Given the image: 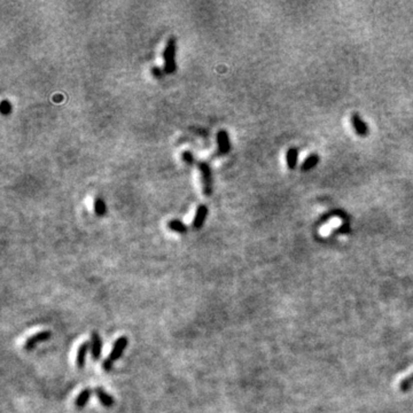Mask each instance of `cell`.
<instances>
[{
    "label": "cell",
    "mask_w": 413,
    "mask_h": 413,
    "mask_svg": "<svg viewBox=\"0 0 413 413\" xmlns=\"http://www.w3.org/2000/svg\"><path fill=\"white\" fill-rule=\"evenodd\" d=\"M91 395H92V389H90V388L83 389V391L79 393V395L77 396V399H76V402H75L76 408L77 409L85 408V405L87 404Z\"/></svg>",
    "instance_id": "8fae6325"
},
{
    "label": "cell",
    "mask_w": 413,
    "mask_h": 413,
    "mask_svg": "<svg viewBox=\"0 0 413 413\" xmlns=\"http://www.w3.org/2000/svg\"><path fill=\"white\" fill-rule=\"evenodd\" d=\"M217 142H218V155H225L230 152L231 149V144L229 140V134H227L226 131H219L217 133Z\"/></svg>",
    "instance_id": "8992f818"
},
{
    "label": "cell",
    "mask_w": 413,
    "mask_h": 413,
    "mask_svg": "<svg viewBox=\"0 0 413 413\" xmlns=\"http://www.w3.org/2000/svg\"><path fill=\"white\" fill-rule=\"evenodd\" d=\"M152 72H153V76H154V77H157V78H160V77L162 76L161 69L157 68V67H154V68L152 69Z\"/></svg>",
    "instance_id": "d6986e66"
},
{
    "label": "cell",
    "mask_w": 413,
    "mask_h": 413,
    "mask_svg": "<svg viewBox=\"0 0 413 413\" xmlns=\"http://www.w3.org/2000/svg\"><path fill=\"white\" fill-rule=\"evenodd\" d=\"M297 156H299V152L297 149L292 148L288 150L287 153V163L289 169H295L296 163H297Z\"/></svg>",
    "instance_id": "5bb4252c"
},
{
    "label": "cell",
    "mask_w": 413,
    "mask_h": 413,
    "mask_svg": "<svg viewBox=\"0 0 413 413\" xmlns=\"http://www.w3.org/2000/svg\"><path fill=\"white\" fill-rule=\"evenodd\" d=\"M164 71L167 74H172L176 71V38L170 37L163 52Z\"/></svg>",
    "instance_id": "6da1fadb"
},
{
    "label": "cell",
    "mask_w": 413,
    "mask_h": 413,
    "mask_svg": "<svg viewBox=\"0 0 413 413\" xmlns=\"http://www.w3.org/2000/svg\"><path fill=\"white\" fill-rule=\"evenodd\" d=\"M319 161V156L317 154H312L308 157V159L304 161V163L302 165V171H309V170H311L312 168H315L316 165H317Z\"/></svg>",
    "instance_id": "4fadbf2b"
},
{
    "label": "cell",
    "mask_w": 413,
    "mask_h": 413,
    "mask_svg": "<svg viewBox=\"0 0 413 413\" xmlns=\"http://www.w3.org/2000/svg\"><path fill=\"white\" fill-rule=\"evenodd\" d=\"M94 392H95L96 397H98V400L100 401V403H101L105 408H111L115 404L113 396L103 391L101 387H96Z\"/></svg>",
    "instance_id": "ba28073f"
},
{
    "label": "cell",
    "mask_w": 413,
    "mask_h": 413,
    "mask_svg": "<svg viewBox=\"0 0 413 413\" xmlns=\"http://www.w3.org/2000/svg\"><path fill=\"white\" fill-rule=\"evenodd\" d=\"M102 354V340L98 332H92L91 334V355L94 361H99Z\"/></svg>",
    "instance_id": "5b68a950"
},
{
    "label": "cell",
    "mask_w": 413,
    "mask_h": 413,
    "mask_svg": "<svg viewBox=\"0 0 413 413\" xmlns=\"http://www.w3.org/2000/svg\"><path fill=\"white\" fill-rule=\"evenodd\" d=\"M11 111V105L9 103V101H7V100H3L1 102V113L3 115H8L10 114Z\"/></svg>",
    "instance_id": "e0dca14e"
},
{
    "label": "cell",
    "mask_w": 413,
    "mask_h": 413,
    "mask_svg": "<svg viewBox=\"0 0 413 413\" xmlns=\"http://www.w3.org/2000/svg\"><path fill=\"white\" fill-rule=\"evenodd\" d=\"M129 345V340H127L126 337H121L116 340V342H115L114 345V348L111 350V353L109 354V356H108V360H110L111 362H116L117 360L122 357L123 353H124L125 348Z\"/></svg>",
    "instance_id": "277c9868"
},
{
    "label": "cell",
    "mask_w": 413,
    "mask_h": 413,
    "mask_svg": "<svg viewBox=\"0 0 413 413\" xmlns=\"http://www.w3.org/2000/svg\"><path fill=\"white\" fill-rule=\"evenodd\" d=\"M51 337H52L51 331L39 332V333L34 334V335H32V337H30L28 340H26L25 343H24V349L29 350V351L32 350V349H34V347H37L41 342L47 341V340L51 339Z\"/></svg>",
    "instance_id": "3957f363"
},
{
    "label": "cell",
    "mask_w": 413,
    "mask_h": 413,
    "mask_svg": "<svg viewBox=\"0 0 413 413\" xmlns=\"http://www.w3.org/2000/svg\"><path fill=\"white\" fill-rule=\"evenodd\" d=\"M168 227L170 230L175 231V232H178V233H186L187 232V226L185 225L184 223H181L180 221H177V219H173V221H170L168 223Z\"/></svg>",
    "instance_id": "7c38bea8"
},
{
    "label": "cell",
    "mask_w": 413,
    "mask_h": 413,
    "mask_svg": "<svg viewBox=\"0 0 413 413\" xmlns=\"http://www.w3.org/2000/svg\"><path fill=\"white\" fill-rule=\"evenodd\" d=\"M88 348H90V345H88L87 342H84L83 345H80V347H79L78 353H77V360H76V364L79 369H83L85 366Z\"/></svg>",
    "instance_id": "30bf717a"
},
{
    "label": "cell",
    "mask_w": 413,
    "mask_h": 413,
    "mask_svg": "<svg viewBox=\"0 0 413 413\" xmlns=\"http://www.w3.org/2000/svg\"><path fill=\"white\" fill-rule=\"evenodd\" d=\"M207 215H208V208L202 204V206H200L198 208V210H196V214H195V217L193 219V227H194L195 230H199L200 227L203 226L204 221H206L207 218Z\"/></svg>",
    "instance_id": "52a82bcc"
},
{
    "label": "cell",
    "mask_w": 413,
    "mask_h": 413,
    "mask_svg": "<svg viewBox=\"0 0 413 413\" xmlns=\"http://www.w3.org/2000/svg\"><path fill=\"white\" fill-rule=\"evenodd\" d=\"M198 168L201 172V179H202V188L203 193L207 196H210L212 194V177H211V169L206 162H199Z\"/></svg>",
    "instance_id": "7a4b0ae2"
},
{
    "label": "cell",
    "mask_w": 413,
    "mask_h": 413,
    "mask_svg": "<svg viewBox=\"0 0 413 413\" xmlns=\"http://www.w3.org/2000/svg\"><path fill=\"white\" fill-rule=\"evenodd\" d=\"M94 209L95 214L98 216H103L106 214V203L102 199H96L94 202Z\"/></svg>",
    "instance_id": "9a60e30c"
},
{
    "label": "cell",
    "mask_w": 413,
    "mask_h": 413,
    "mask_svg": "<svg viewBox=\"0 0 413 413\" xmlns=\"http://www.w3.org/2000/svg\"><path fill=\"white\" fill-rule=\"evenodd\" d=\"M181 159H183L188 164L195 163V159H194V156L192 155L191 152H184L183 154H181Z\"/></svg>",
    "instance_id": "2e32d148"
},
{
    "label": "cell",
    "mask_w": 413,
    "mask_h": 413,
    "mask_svg": "<svg viewBox=\"0 0 413 413\" xmlns=\"http://www.w3.org/2000/svg\"><path fill=\"white\" fill-rule=\"evenodd\" d=\"M113 366H114V363L111 362L110 360H108V358H106V360L103 361L102 368H103V370H105V372H110L111 370H113Z\"/></svg>",
    "instance_id": "ac0fdd59"
},
{
    "label": "cell",
    "mask_w": 413,
    "mask_h": 413,
    "mask_svg": "<svg viewBox=\"0 0 413 413\" xmlns=\"http://www.w3.org/2000/svg\"><path fill=\"white\" fill-rule=\"evenodd\" d=\"M353 124H354L355 130H356V132L360 134V136H362V137L368 136L369 127H368V125L365 124L364 121H363V119L361 118V116L358 114H355L353 116Z\"/></svg>",
    "instance_id": "9c48e42d"
}]
</instances>
